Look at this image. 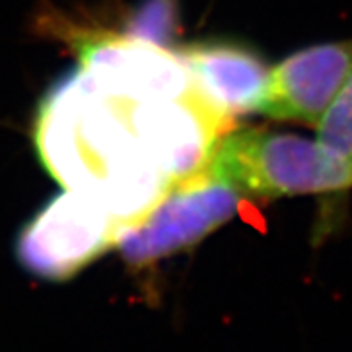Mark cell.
Here are the masks:
<instances>
[{
  "label": "cell",
  "mask_w": 352,
  "mask_h": 352,
  "mask_svg": "<svg viewBox=\"0 0 352 352\" xmlns=\"http://www.w3.org/2000/svg\"><path fill=\"white\" fill-rule=\"evenodd\" d=\"M206 170L241 195L276 199L352 188V161L318 140L270 129L228 131Z\"/></svg>",
  "instance_id": "1"
},
{
  "label": "cell",
  "mask_w": 352,
  "mask_h": 352,
  "mask_svg": "<svg viewBox=\"0 0 352 352\" xmlns=\"http://www.w3.org/2000/svg\"><path fill=\"white\" fill-rule=\"evenodd\" d=\"M120 222L97 199L79 190L56 197L20 229L14 256L45 281H67L116 245Z\"/></svg>",
  "instance_id": "2"
},
{
  "label": "cell",
  "mask_w": 352,
  "mask_h": 352,
  "mask_svg": "<svg viewBox=\"0 0 352 352\" xmlns=\"http://www.w3.org/2000/svg\"><path fill=\"white\" fill-rule=\"evenodd\" d=\"M240 206L241 193L202 170L172 184L138 222L122 228L116 245L133 267L152 265L199 243Z\"/></svg>",
  "instance_id": "3"
},
{
  "label": "cell",
  "mask_w": 352,
  "mask_h": 352,
  "mask_svg": "<svg viewBox=\"0 0 352 352\" xmlns=\"http://www.w3.org/2000/svg\"><path fill=\"white\" fill-rule=\"evenodd\" d=\"M80 72L95 88L133 100L186 94L192 76L175 52L143 38L82 36L74 40Z\"/></svg>",
  "instance_id": "4"
},
{
  "label": "cell",
  "mask_w": 352,
  "mask_h": 352,
  "mask_svg": "<svg viewBox=\"0 0 352 352\" xmlns=\"http://www.w3.org/2000/svg\"><path fill=\"white\" fill-rule=\"evenodd\" d=\"M351 68L352 38L297 50L270 70L258 111L317 129Z\"/></svg>",
  "instance_id": "5"
},
{
  "label": "cell",
  "mask_w": 352,
  "mask_h": 352,
  "mask_svg": "<svg viewBox=\"0 0 352 352\" xmlns=\"http://www.w3.org/2000/svg\"><path fill=\"white\" fill-rule=\"evenodd\" d=\"M192 80L228 120L258 111L270 68L250 49L232 43H193L175 52Z\"/></svg>",
  "instance_id": "6"
},
{
  "label": "cell",
  "mask_w": 352,
  "mask_h": 352,
  "mask_svg": "<svg viewBox=\"0 0 352 352\" xmlns=\"http://www.w3.org/2000/svg\"><path fill=\"white\" fill-rule=\"evenodd\" d=\"M318 142L352 161V68L336 98L317 125Z\"/></svg>",
  "instance_id": "7"
}]
</instances>
